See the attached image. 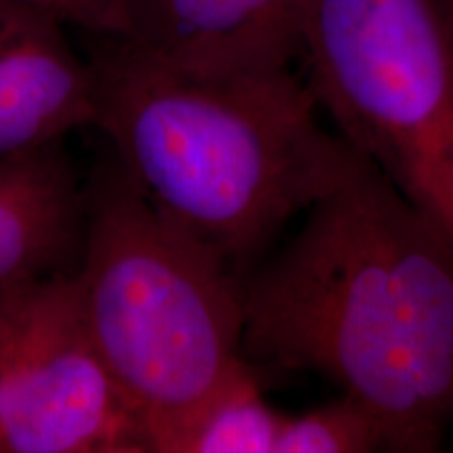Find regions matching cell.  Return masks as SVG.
I'll return each mask as SVG.
<instances>
[{
	"label": "cell",
	"instance_id": "obj_1",
	"mask_svg": "<svg viewBox=\"0 0 453 453\" xmlns=\"http://www.w3.org/2000/svg\"><path fill=\"white\" fill-rule=\"evenodd\" d=\"M242 355L364 403L393 451L453 424V242L361 154L243 281Z\"/></svg>",
	"mask_w": 453,
	"mask_h": 453
},
{
	"label": "cell",
	"instance_id": "obj_2",
	"mask_svg": "<svg viewBox=\"0 0 453 453\" xmlns=\"http://www.w3.org/2000/svg\"><path fill=\"white\" fill-rule=\"evenodd\" d=\"M88 36L93 127L113 160L168 223L243 281L357 154L321 127L315 95L294 67L206 76L107 34Z\"/></svg>",
	"mask_w": 453,
	"mask_h": 453
},
{
	"label": "cell",
	"instance_id": "obj_3",
	"mask_svg": "<svg viewBox=\"0 0 453 453\" xmlns=\"http://www.w3.org/2000/svg\"><path fill=\"white\" fill-rule=\"evenodd\" d=\"M78 303L137 413L147 453H173L196 416L252 364L242 355L243 280L168 223L118 162L84 185Z\"/></svg>",
	"mask_w": 453,
	"mask_h": 453
},
{
	"label": "cell",
	"instance_id": "obj_4",
	"mask_svg": "<svg viewBox=\"0 0 453 453\" xmlns=\"http://www.w3.org/2000/svg\"><path fill=\"white\" fill-rule=\"evenodd\" d=\"M298 59L340 137L453 242L447 0H303Z\"/></svg>",
	"mask_w": 453,
	"mask_h": 453
},
{
	"label": "cell",
	"instance_id": "obj_5",
	"mask_svg": "<svg viewBox=\"0 0 453 453\" xmlns=\"http://www.w3.org/2000/svg\"><path fill=\"white\" fill-rule=\"evenodd\" d=\"M0 453H147L73 273L0 292Z\"/></svg>",
	"mask_w": 453,
	"mask_h": 453
},
{
	"label": "cell",
	"instance_id": "obj_6",
	"mask_svg": "<svg viewBox=\"0 0 453 453\" xmlns=\"http://www.w3.org/2000/svg\"><path fill=\"white\" fill-rule=\"evenodd\" d=\"M303 0H111L107 36L206 76L269 72L298 59Z\"/></svg>",
	"mask_w": 453,
	"mask_h": 453
},
{
	"label": "cell",
	"instance_id": "obj_7",
	"mask_svg": "<svg viewBox=\"0 0 453 453\" xmlns=\"http://www.w3.org/2000/svg\"><path fill=\"white\" fill-rule=\"evenodd\" d=\"M47 11L0 0V157L59 145L95 124V82L88 57Z\"/></svg>",
	"mask_w": 453,
	"mask_h": 453
},
{
	"label": "cell",
	"instance_id": "obj_8",
	"mask_svg": "<svg viewBox=\"0 0 453 453\" xmlns=\"http://www.w3.org/2000/svg\"><path fill=\"white\" fill-rule=\"evenodd\" d=\"M87 194L59 145L0 157V292L78 267Z\"/></svg>",
	"mask_w": 453,
	"mask_h": 453
},
{
	"label": "cell",
	"instance_id": "obj_9",
	"mask_svg": "<svg viewBox=\"0 0 453 453\" xmlns=\"http://www.w3.org/2000/svg\"><path fill=\"white\" fill-rule=\"evenodd\" d=\"M258 367L231 380L180 434L173 453H277L286 413L267 403Z\"/></svg>",
	"mask_w": 453,
	"mask_h": 453
},
{
	"label": "cell",
	"instance_id": "obj_10",
	"mask_svg": "<svg viewBox=\"0 0 453 453\" xmlns=\"http://www.w3.org/2000/svg\"><path fill=\"white\" fill-rule=\"evenodd\" d=\"M393 451L387 426L370 407L349 395L298 416L286 413L277 453Z\"/></svg>",
	"mask_w": 453,
	"mask_h": 453
},
{
	"label": "cell",
	"instance_id": "obj_11",
	"mask_svg": "<svg viewBox=\"0 0 453 453\" xmlns=\"http://www.w3.org/2000/svg\"><path fill=\"white\" fill-rule=\"evenodd\" d=\"M19 3L47 11L65 26L81 27L87 34H104L111 11V0H19Z\"/></svg>",
	"mask_w": 453,
	"mask_h": 453
},
{
	"label": "cell",
	"instance_id": "obj_12",
	"mask_svg": "<svg viewBox=\"0 0 453 453\" xmlns=\"http://www.w3.org/2000/svg\"><path fill=\"white\" fill-rule=\"evenodd\" d=\"M447 9H449V15H451V21H453V0H447Z\"/></svg>",
	"mask_w": 453,
	"mask_h": 453
}]
</instances>
